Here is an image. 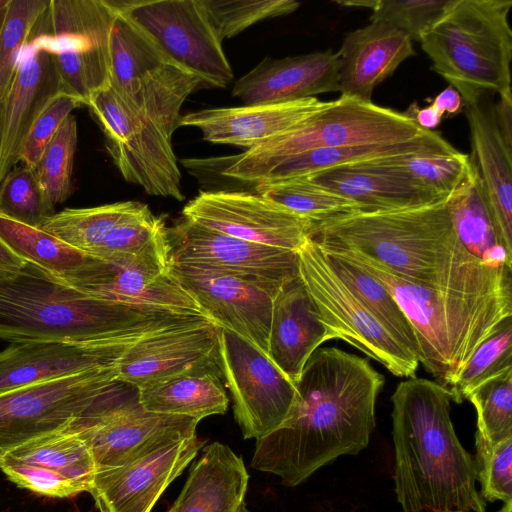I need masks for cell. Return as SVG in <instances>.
Here are the masks:
<instances>
[{
    "instance_id": "obj_8",
    "label": "cell",
    "mask_w": 512,
    "mask_h": 512,
    "mask_svg": "<svg viewBox=\"0 0 512 512\" xmlns=\"http://www.w3.org/2000/svg\"><path fill=\"white\" fill-rule=\"evenodd\" d=\"M115 16L111 0H50L30 37L51 54L60 92L82 105L109 86Z\"/></svg>"
},
{
    "instance_id": "obj_2",
    "label": "cell",
    "mask_w": 512,
    "mask_h": 512,
    "mask_svg": "<svg viewBox=\"0 0 512 512\" xmlns=\"http://www.w3.org/2000/svg\"><path fill=\"white\" fill-rule=\"evenodd\" d=\"M448 198V197H447ZM447 198L387 211L360 212L312 223L321 248L369 258L410 282L464 292L511 288V269L488 267L460 241Z\"/></svg>"
},
{
    "instance_id": "obj_10",
    "label": "cell",
    "mask_w": 512,
    "mask_h": 512,
    "mask_svg": "<svg viewBox=\"0 0 512 512\" xmlns=\"http://www.w3.org/2000/svg\"><path fill=\"white\" fill-rule=\"evenodd\" d=\"M39 228L96 258L140 266L168 258V229L162 217L136 201L67 208Z\"/></svg>"
},
{
    "instance_id": "obj_34",
    "label": "cell",
    "mask_w": 512,
    "mask_h": 512,
    "mask_svg": "<svg viewBox=\"0 0 512 512\" xmlns=\"http://www.w3.org/2000/svg\"><path fill=\"white\" fill-rule=\"evenodd\" d=\"M447 205L460 241L474 257L491 268H512V256L497 241L472 155L470 170L447 198Z\"/></svg>"
},
{
    "instance_id": "obj_22",
    "label": "cell",
    "mask_w": 512,
    "mask_h": 512,
    "mask_svg": "<svg viewBox=\"0 0 512 512\" xmlns=\"http://www.w3.org/2000/svg\"><path fill=\"white\" fill-rule=\"evenodd\" d=\"M219 360V327L207 317L147 335L118 362L119 381L137 389Z\"/></svg>"
},
{
    "instance_id": "obj_35",
    "label": "cell",
    "mask_w": 512,
    "mask_h": 512,
    "mask_svg": "<svg viewBox=\"0 0 512 512\" xmlns=\"http://www.w3.org/2000/svg\"><path fill=\"white\" fill-rule=\"evenodd\" d=\"M24 463L44 467L82 484L88 492L97 467L93 454L74 429L54 432L6 452L1 464Z\"/></svg>"
},
{
    "instance_id": "obj_25",
    "label": "cell",
    "mask_w": 512,
    "mask_h": 512,
    "mask_svg": "<svg viewBox=\"0 0 512 512\" xmlns=\"http://www.w3.org/2000/svg\"><path fill=\"white\" fill-rule=\"evenodd\" d=\"M340 57L332 50L264 58L239 78L232 96L244 105L291 102L339 91Z\"/></svg>"
},
{
    "instance_id": "obj_17",
    "label": "cell",
    "mask_w": 512,
    "mask_h": 512,
    "mask_svg": "<svg viewBox=\"0 0 512 512\" xmlns=\"http://www.w3.org/2000/svg\"><path fill=\"white\" fill-rule=\"evenodd\" d=\"M170 274L212 323L268 355L273 301L283 284L172 261Z\"/></svg>"
},
{
    "instance_id": "obj_3",
    "label": "cell",
    "mask_w": 512,
    "mask_h": 512,
    "mask_svg": "<svg viewBox=\"0 0 512 512\" xmlns=\"http://www.w3.org/2000/svg\"><path fill=\"white\" fill-rule=\"evenodd\" d=\"M395 492L403 512H485L477 466L450 418L449 389L411 377L391 397Z\"/></svg>"
},
{
    "instance_id": "obj_27",
    "label": "cell",
    "mask_w": 512,
    "mask_h": 512,
    "mask_svg": "<svg viewBox=\"0 0 512 512\" xmlns=\"http://www.w3.org/2000/svg\"><path fill=\"white\" fill-rule=\"evenodd\" d=\"M472 157L477 165L498 243L512 256V148L497 125L494 104L485 96L466 106Z\"/></svg>"
},
{
    "instance_id": "obj_41",
    "label": "cell",
    "mask_w": 512,
    "mask_h": 512,
    "mask_svg": "<svg viewBox=\"0 0 512 512\" xmlns=\"http://www.w3.org/2000/svg\"><path fill=\"white\" fill-rule=\"evenodd\" d=\"M467 399L477 412L476 440L494 446L512 437V368L479 385Z\"/></svg>"
},
{
    "instance_id": "obj_1",
    "label": "cell",
    "mask_w": 512,
    "mask_h": 512,
    "mask_svg": "<svg viewBox=\"0 0 512 512\" xmlns=\"http://www.w3.org/2000/svg\"><path fill=\"white\" fill-rule=\"evenodd\" d=\"M384 377L366 358L341 349H317L296 383L286 421L256 440L250 466L294 487L343 455H356L375 428Z\"/></svg>"
},
{
    "instance_id": "obj_52",
    "label": "cell",
    "mask_w": 512,
    "mask_h": 512,
    "mask_svg": "<svg viewBox=\"0 0 512 512\" xmlns=\"http://www.w3.org/2000/svg\"><path fill=\"white\" fill-rule=\"evenodd\" d=\"M410 115L415 119L418 126L425 130H433L436 128L441 123L443 116L433 104L423 109L415 107L414 112Z\"/></svg>"
},
{
    "instance_id": "obj_11",
    "label": "cell",
    "mask_w": 512,
    "mask_h": 512,
    "mask_svg": "<svg viewBox=\"0 0 512 512\" xmlns=\"http://www.w3.org/2000/svg\"><path fill=\"white\" fill-rule=\"evenodd\" d=\"M119 383L116 363L0 394V460L28 441L73 429Z\"/></svg>"
},
{
    "instance_id": "obj_37",
    "label": "cell",
    "mask_w": 512,
    "mask_h": 512,
    "mask_svg": "<svg viewBox=\"0 0 512 512\" xmlns=\"http://www.w3.org/2000/svg\"><path fill=\"white\" fill-rule=\"evenodd\" d=\"M0 239L18 256L54 275L77 269L87 254L45 232L0 214Z\"/></svg>"
},
{
    "instance_id": "obj_54",
    "label": "cell",
    "mask_w": 512,
    "mask_h": 512,
    "mask_svg": "<svg viewBox=\"0 0 512 512\" xmlns=\"http://www.w3.org/2000/svg\"><path fill=\"white\" fill-rule=\"evenodd\" d=\"M10 0H0V32L5 20L8 4Z\"/></svg>"
},
{
    "instance_id": "obj_47",
    "label": "cell",
    "mask_w": 512,
    "mask_h": 512,
    "mask_svg": "<svg viewBox=\"0 0 512 512\" xmlns=\"http://www.w3.org/2000/svg\"><path fill=\"white\" fill-rule=\"evenodd\" d=\"M476 448L481 496L488 501H512V437L494 446L476 440Z\"/></svg>"
},
{
    "instance_id": "obj_6",
    "label": "cell",
    "mask_w": 512,
    "mask_h": 512,
    "mask_svg": "<svg viewBox=\"0 0 512 512\" xmlns=\"http://www.w3.org/2000/svg\"><path fill=\"white\" fill-rule=\"evenodd\" d=\"M511 7V0H453L420 41L431 69L466 106L489 93L512 95Z\"/></svg>"
},
{
    "instance_id": "obj_32",
    "label": "cell",
    "mask_w": 512,
    "mask_h": 512,
    "mask_svg": "<svg viewBox=\"0 0 512 512\" xmlns=\"http://www.w3.org/2000/svg\"><path fill=\"white\" fill-rule=\"evenodd\" d=\"M249 475L243 459L220 442L204 448L167 512H250L245 496Z\"/></svg>"
},
{
    "instance_id": "obj_53",
    "label": "cell",
    "mask_w": 512,
    "mask_h": 512,
    "mask_svg": "<svg viewBox=\"0 0 512 512\" xmlns=\"http://www.w3.org/2000/svg\"><path fill=\"white\" fill-rule=\"evenodd\" d=\"M25 264L26 261L0 239V272H18Z\"/></svg>"
},
{
    "instance_id": "obj_40",
    "label": "cell",
    "mask_w": 512,
    "mask_h": 512,
    "mask_svg": "<svg viewBox=\"0 0 512 512\" xmlns=\"http://www.w3.org/2000/svg\"><path fill=\"white\" fill-rule=\"evenodd\" d=\"M512 368V322L507 318L482 342L453 379L448 389L452 400L461 403L485 381Z\"/></svg>"
},
{
    "instance_id": "obj_38",
    "label": "cell",
    "mask_w": 512,
    "mask_h": 512,
    "mask_svg": "<svg viewBox=\"0 0 512 512\" xmlns=\"http://www.w3.org/2000/svg\"><path fill=\"white\" fill-rule=\"evenodd\" d=\"M254 189L261 196L312 223L341 215L368 212L360 203L307 178L259 185Z\"/></svg>"
},
{
    "instance_id": "obj_30",
    "label": "cell",
    "mask_w": 512,
    "mask_h": 512,
    "mask_svg": "<svg viewBox=\"0 0 512 512\" xmlns=\"http://www.w3.org/2000/svg\"><path fill=\"white\" fill-rule=\"evenodd\" d=\"M363 205L368 212L431 204L440 198L387 159L335 167L306 177Z\"/></svg>"
},
{
    "instance_id": "obj_43",
    "label": "cell",
    "mask_w": 512,
    "mask_h": 512,
    "mask_svg": "<svg viewBox=\"0 0 512 512\" xmlns=\"http://www.w3.org/2000/svg\"><path fill=\"white\" fill-rule=\"evenodd\" d=\"M453 0H360L337 1L341 6L369 8L370 22L388 23L406 33L412 41L422 37L441 18Z\"/></svg>"
},
{
    "instance_id": "obj_4",
    "label": "cell",
    "mask_w": 512,
    "mask_h": 512,
    "mask_svg": "<svg viewBox=\"0 0 512 512\" xmlns=\"http://www.w3.org/2000/svg\"><path fill=\"white\" fill-rule=\"evenodd\" d=\"M202 315H178L93 297L26 261L0 272V339L12 342H136Z\"/></svg>"
},
{
    "instance_id": "obj_50",
    "label": "cell",
    "mask_w": 512,
    "mask_h": 512,
    "mask_svg": "<svg viewBox=\"0 0 512 512\" xmlns=\"http://www.w3.org/2000/svg\"><path fill=\"white\" fill-rule=\"evenodd\" d=\"M494 114L505 143L512 148V95L499 97Z\"/></svg>"
},
{
    "instance_id": "obj_7",
    "label": "cell",
    "mask_w": 512,
    "mask_h": 512,
    "mask_svg": "<svg viewBox=\"0 0 512 512\" xmlns=\"http://www.w3.org/2000/svg\"><path fill=\"white\" fill-rule=\"evenodd\" d=\"M425 131L407 112L339 97L296 128L235 156L222 175L240 181L255 170L306 151L405 142Z\"/></svg>"
},
{
    "instance_id": "obj_33",
    "label": "cell",
    "mask_w": 512,
    "mask_h": 512,
    "mask_svg": "<svg viewBox=\"0 0 512 512\" xmlns=\"http://www.w3.org/2000/svg\"><path fill=\"white\" fill-rule=\"evenodd\" d=\"M222 376L219 358L137 389L138 401L149 412L187 416L199 421L224 414L229 399Z\"/></svg>"
},
{
    "instance_id": "obj_20",
    "label": "cell",
    "mask_w": 512,
    "mask_h": 512,
    "mask_svg": "<svg viewBox=\"0 0 512 512\" xmlns=\"http://www.w3.org/2000/svg\"><path fill=\"white\" fill-rule=\"evenodd\" d=\"M204 445L205 440L194 435L164 443L125 464L97 470L88 492L99 512H150Z\"/></svg>"
},
{
    "instance_id": "obj_55",
    "label": "cell",
    "mask_w": 512,
    "mask_h": 512,
    "mask_svg": "<svg viewBox=\"0 0 512 512\" xmlns=\"http://www.w3.org/2000/svg\"><path fill=\"white\" fill-rule=\"evenodd\" d=\"M498 512H512V501L505 502Z\"/></svg>"
},
{
    "instance_id": "obj_19",
    "label": "cell",
    "mask_w": 512,
    "mask_h": 512,
    "mask_svg": "<svg viewBox=\"0 0 512 512\" xmlns=\"http://www.w3.org/2000/svg\"><path fill=\"white\" fill-rule=\"evenodd\" d=\"M172 263L284 284L299 276L297 251L242 240L185 218L168 229Z\"/></svg>"
},
{
    "instance_id": "obj_31",
    "label": "cell",
    "mask_w": 512,
    "mask_h": 512,
    "mask_svg": "<svg viewBox=\"0 0 512 512\" xmlns=\"http://www.w3.org/2000/svg\"><path fill=\"white\" fill-rule=\"evenodd\" d=\"M456 151L439 132L426 130L420 136L405 142L320 148L295 154L247 174L240 179V182L256 187L306 178L318 172L345 165L404 155L454 153Z\"/></svg>"
},
{
    "instance_id": "obj_16",
    "label": "cell",
    "mask_w": 512,
    "mask_h": 512,
    "mask_svg": "<svg viewBox=\"0 0 512 512\" xmlns=\"http://www.w3.org/2000/svg\"><path fill=\"white\" fill-rule=\"evenodd\" d=\"M219 358L243 437L257 440L277 430L295 403V384L257 347L222 328Z\"/></svg>"
},
{
    "instance_id": "obj_44",
    "label": "cell",
    "mask_w": 512,
    "mask_h": 512,
    "mask_svg": "<svg viewBox=\"0 0 512 512\" xmlns=\"http://www.w3.org/2000/svg\"><path fill=\"white\" fill-rule=\"evenodd\" d=\"M416 182L440 198H447L462 183L471 167V156L454 153H421L388 158Z\"/></svg>"
},
{
    "instance_id": "obj_56",
    "label": "cell",
    "mask_w": 512,
    "mask_h": 512,
    "mask_svg": "<svg viewBox=\"0 0 512 512\" xmlns=\"http://www.w3.org/2000/svg\"><path fill=\"white\" fill-rule=\"evenodd\" d=\"M446 512H466V511H461V510H451V511H446Z\"/></svg>"
},
{
    "instance_id": "obj_21",
    "label": "cell",
    "mask_w": 512,
    "mask_h": 512,
    "mask_svg": "<svg viewBox=\"0 0 512 512\" xmlns=\"http://www.w3.org/2000/svg\"><path fill=\"white\" fill-rule=\"evenodd\" d=\"M54 276L103 300L158 312L204 316L172 277L170 269L124 265L87 254L77 269Z\"/></svg>"
},
{
    "instance_id": "obj_42",
    "label": "cell",
    "mask_w": 512,
    "mask_h": 512,
    "mask_svg": "<svg viewBox=\"0 0 512 512\" xmlns=\"http://www.w3.org/2000/svg\"><path fill=\"white\" fill-rule=\"evenodd\" d=\"M50 0H10L0 32V103L7 95L33 29Z\"/></svg>"
},
{
    "instance_id": "obj_39",
    "label": "cell",
    "mask_w": 512,
    "mask_h": 512,
    "mask_svg": "<svg viewBox=\"0 0 512 512\" xmlns=\"http://www.w3.org/2000/svg\"><path fill=\"white\" fill-rule=\"evenodd\" d=\"M77 120L69 115L32 169L46 203L54 209L73 192L72 173L78 139Z\"/></svg>"
},
{
    "instance_id": "obj_49",
    "label": "cell",
    "mask_w": 512,
    "mask_h": 512,
    "mask_svg": "<svg viewBox=\"0 0 512 512\" xmlns=\"http://www.w3.org/2000/svg\"><path fill=\"white\" fill-rule=\"evenodd\" d=\"M2 472L19 487L37 494L67 498L86 492V488L53 470L24 463L1 464Z\"/></svg>"
},
{
    "instance_id": "obj_5",
    "label": "cell",
    "mask_w": 512,
    "mask_h": 512,
    "mask_svg": "<svg viewBox=\"0 0 512 512\" xmlns=\"http://www.w3.org/2000/svg\"><path fill=\"white\" fill-rule=\"evenodd\" d=\"M323 250L341 255L387 288L413 328L419 363L447 388L478 346L512 316L511 288L490 292L433 289L358 254Z\"/></svg>"
},
{
    "instance_id": "obj_9",
    "label": "cell",
    "mask_w": 512,
    "mask_h": 512,
    "mask_svg": "<svg viewBox=\"0 0 512 512\" xmlns=\"http://www.w3.org/2000/svg\"><path fill=\"white\" fill-rule=\"evenodd\" d=\"M202 84L116 9L110 35L109 86L127 107L153 120L172 139L180 127L183 103Z\"/></svg>"
},
{
    "instance_id": "obj_29",
    "label": "cell",
    "mask_w": 512,
    "mask_h": 512,
    "mask_svg": "<svg viewBox=\"0 0 512 512\" xmlns=\"http://www.w3.org/2000/svg\"><path fill=\"white\" fill-rule=\"evenodd\" d=\"M325 341L326 329L300 276L284 283L273 301L268 358L296 385Z\"/></svg>"
},
{
    "instance_id": "obj_28",
    "label": "cell",
    "mask_w": 512,
    "mask_h": 512,
    "mask_svg": "<svg viewBox=\"0 0 512 512\" xmlns=\"http://www.w3.org/2000/svg\"><path fill=\"white\" fill-rule=\"evenodd\" d=\"M411 38L384 22L348 32L338 51L340 97L371 102L374 88L415 55Z\"/></svg>"
},
{
    "instance_id": "obj_26",
    "label": "cell",
    "mask_w": 512,
    "mask_h": 512,
    "mask_svg": "<svg viewBox=\"0 0 512 512\" xmlns=\"http://www.w3.org/2000/svg\"><path fill=\"white\" fill-rule=\"evenodd\" d=\"M133 343H12L0 351V394L30 384L114 365Z\"/></svg>"
},
{
    "instance_id": "obj_13",
    "label": "cell",
    "mask_w": 512,
    "mask_h": 512,
    "mask_svg": "<svg viewBox=\"0 0 512 512\" xmlns=\"http://www.w3.org/2000/svg\"><path fill=\"white\" fill-rule=\"evenodd\" d=\"M86 106L100 125L107 151L126 181L153 196L184 200L172 139L157 123L127 107L110 86L92 94Z\"/></svg>"
},
{
    "instance_id": "obj_45",
    "label": "cell",
    "mask_w": 512,
    "mask_h": 512,
    "mask_svg": "<svg viewBox=\"0 0 512 512\" xmlns=\"http://www.w3.org/2000/svg\"><path fill=\"white\" fill-rule=\"evenodd\" d=\"M200 1L221 42L260 21L293 13L300 6V3L294 0Z\"/></svg>"
},
{
    "instance_id": "obj_18",
    "label": "cell",
    "mask_w": 512,
    "mask_h": 512,
    "mask_svg": "<svg viewBox=\"0 0 512 512\" xmlns=\"http://www.w3.org/2000/svg\"><path fill=\"white\" fill-rule=\"evenodd\" d=\"M183 218L202 227L266 246L297 251L312 222L246 191H202L183 208Z\"/></svg>"
},
{
    "instance_id": "obj_36",
    "label": "cell",
    "mask_w": 512,
    "mask_h": 512,
    "mask_svg": "<svg viewBox=\"0 0 512 512\" xmlns=\"http://www.w3.org/2000/svg\"><path fill=\"white\" fill-rule=\"evenodd\" d=\"M323 252L331 270L344 285L400 342L418 357V345L413 328L387 288L341 255L325 250Z\"/></svg>"
},
{
    "instance_id": "obj_24",
    "label": "cell",
    "mask_w": 512,
    "mask_h": 512,
    "mask_svg": "<svg viewBox=\"0 0 512 512\" xmlns=\"http://www.w3.org/2000/svg\"><path fill=\"white\" fill-rule=\"evenodd\" d=\"M334 103L314 98L291 102L213 108L181 117L180 126L199 129L203 139L214 144L244 148L245 151L303 124Z\"/></svg>"
},
{
    "instance_id": "obj_15",
    "label": "cell",
    "mask_w": 512,
    "mask_h": 512,
    "mask_svg": "<svg viewBox=\"0 0 512 512\" xmlns=\"http://www.w3.org/2000/svg\"><path fill=\"white\" fill-rule=\"evenodd\" d=\"M120 381L73 429L88 444L97 470L125 464L174 440L196 435L198 419L153 413L138 401V390L125 392Z\"/></svg>"
},
{
    "instance_id": "obj_51",
    "label": "cell",
    "mask_w": 512,
    "mask_h": 512,
    "mask_svg": "<svg viewBox=\"0 0 512 512\" xmlns=\"http://www.w3.org/2000/svg\"><path fill=\"white\" fill-rule=\"evenodd\" d=\"M442 114H456L461 108V96L452 87L448 86L440 92L432 103Z\"/></svg>"
},
{
    "instance_id": "obj_46",
    "label": "cell",
    "mask_w": 512,
    "mask_h": 512,
    "mask_svg": "<svg viewBox=\"0 0 512 512\" xmlns=\"http://www.w3.org/2000/svg\"><path fill=\"white\" fill-rule=\"evenodd\" d=\"M54 213L29 167L13 168L0 182V214L40 227Z\"/></svg>"
},
{
    "instance_id": "obj_14",
    "label": "cell",
    "mask_w": 512,
    "mask_h": 512,
    "mask_svg": "<svg viewBox=\"0 0 512 512\" xmlns=\"http://www.w3.org/2000/svg\"><path fill=\"white\" fill-rule=\"evenodd\" d=\"M180 67L203 84L225 88L233 71L200 0H112Z\"/></svg>"
},
{
    "instance_id": "obj_48",
    "label": "cell",
    "mask_w": 512,
    "mask_h": 512,
    "mask_svg": "<svg viewBox=\"0 0 512 512\" xmlns=\"http://www.w3.org/2000/svg\"><path fill=\"white\" fill-rule=\"evenodd\" d=\"M81 106L83 105L78 100L64 93L54 97L35 121L24 141L20 156L22 165L33 169L67 117Z\"/></svg>"
},
{
    "instance_id": "obj_12",
    "label": "cell",
    "mask_w": 512,
    "mask_h": 512,
    "mask_svg": "<svg viewBox=\"0 0 512 512\" xmlns=\"http://www.w3.org/2000/svg\"><path fill=\"white\" fill-rule=\"evenodd\" d=\"M299 276L326 329L398 377H414L416 354L400 342L335 275L320 246L308 238L297 250Z\"/></svg>"
},
{
    "instance_id": "obj_23",
    "label": "cell",
    "mask_w": 512,
    "mask_h": 512,
    "mask_svg": "<svg viewBox=\"0 0 512 512\" xmlns=\"http://www.w3.org/2000/svg\"><path fill=\"white\" fill-rule=\"evenodd\" d=\"M59 93L51 54L29 39L10 89L0 103V182L20 162L30 129Z\"/></svg>"
}]
</instances>
